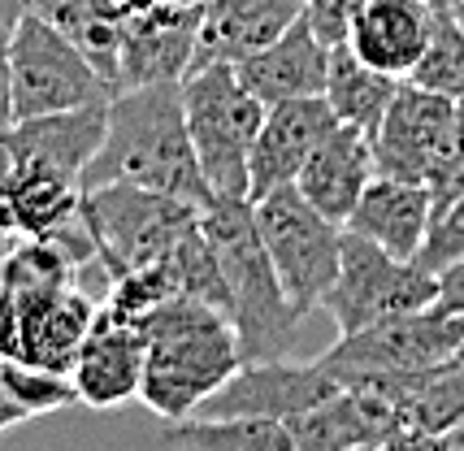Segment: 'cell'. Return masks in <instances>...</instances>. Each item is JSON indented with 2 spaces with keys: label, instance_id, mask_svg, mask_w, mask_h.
Listing matches in <instances>:
<instances>
[{
  "label": "cell",
  "instance_id": "obj_6",
  "mask_svg": "<svg viewBox=\"0 0 464 451\" xmlns=\"http://www.w3.org/2000/svg\"><path fill=\"white\" fill-rule=\"evenodd\" d=\"M252 208H256V230H261L265 252L278 269L286 300L295 304L300 317L317 312L325 291L339 278L343 226L322 217L295 187H278L261 200H252Z\"/></svg>",
  "mask_w": 464,
  "mask_h": 451
},
{
  "label": "cell",
  "instance_id": "obj_10",
  "mask_svg": "<svg viewBox=\"0 0 464 451\" xmlns=\"http://www.w3.org/2000/svg\"><path fill=\"white\" fill-rule=\"evenodd\" d=\"M96 300L65 287H18L0 283V360L70 373L74 351L96 321Z\"/></svg>",
  "mask_w": 464,
  "mask_h": 451
},
{
  "label": "cell",
  "instance_id": "obj_3",
  "mask_svg": "<svg viewBox=\"0 0 464 451\" xmlns=\"http://www.w3.org/2000/svg\"><path fill=\"white\" fill-rule=\"evenodd\" d=\"M204 235L213 244L218 269L226 283V312L239 334L243 365L252 360H283L291 356L300 312L286 300L278 269L265 252L256 230V208L247 196H213L204 205Z\"/></svg>",
  "mask_w": 464,
  "mask_h": 451
},
{
  "label": "cell",
  "instance_id": "obj_12",
  "mask_svg": "<svg viewBox=\"0 0 464 451\" xmlns=\"http://www.w3.org/2000/svg\"><path fill=\"white\" fill-rule=\"evenodd\" d=\"M343 382L325 369L322 360H252L226 378L200 404L196 417L204 421H222V417H274L291 421L304 412L322 408L325 399H334Z\"/></svg>",
  "mask_w": 464,
  "mask_h": 451
},
{
  "label": "cell",
  "instance_id": "obj_17",
  "mask_svg": "<svg viewBox=\"0 0 464 451\" xmlns=\"http://www.w3.org/2000/svg\"><path fill=\"white\" fill-rule=\"evenodd\" d=\"M304 18V0H204L196 65H239Z\"/></svg>",
  "mask_w": 464,
  "mask_h": 451
},
{
  "label": "cell",
  "instance_id": "obj_20",
  "mask_svg": "<svg viewBox=\"0 0 464 451\" xmlns=\"http://www.w3.org/2000/svg\"><path fill=\"white\" fill-rule=\"evenodd\" d=\"M378 161H373V139L356 130V126H334L322 144L313 148V157L304 161L295 191L308 205L317 208L322 217H330L334 226H347L352 208L361 205L364 187L373 183Z\"/></svg>",
  "mask_w": 464,
  "mask_h": 451
},
{
  "label": "cell",
  "instance_id": "obj_16",
  "mask_svg": "<svg viewBox=\"0 0 464 451\" xmlns=\"http://www.w3.org/2000/svg\"><path fill=\"white\" fill-rule=\"evenodd\" d=\"M430 35H434V0H361L343 43L364 65L404 82L425 57Z\"/></svg>",
  "mask_w": 464,
  "mask_h": 451
},
{
  "label": "cell",
  "instance_id": "obj_42",
  "mask_svg": "<svg viewBox=\"0 0 464 451\" xmlns=\"http://www.w3.org/2000/svg\"><path fill=\"white\" fill-rule=\"evenodd\" d=\"M439 451H443V447H439Z\"/></svg>",
  "mask_w": 464,
  "mask_h": 451
},
{
  "label": "cell",
  "instance_id": "obj_5",
  "mask_svg": "<svg viewBox=\"0 0 464 451\" xmlns=\"http://www.w3.org/2000/svg\"><path fill=\"white\" fill-rule=\"evenodd\" d=\"M182 113L208 191L247 196V157L265 122V104L239 82L235 65L191 70L182 79Z\"/></svg>",
  "mask_w": 464,
  "mask_h": 451
},
{
  "label": "cell",
  "instance_id": "obj_14",
  "mask_svg": "<svg viewBox=\"0 0 464 451\" xmlns=\"http://www.w3.org/2000/svg\"><path fill=\"white\" fill-rule=\"evenodd\" d=\"M70 382H74V395H79L82 408H96V412L121 408V404L140 399L143 330L135 321L118 317V312L101 308L92 330H87V339L74 351Z\"/></svg>",
  "mask_w": 464,
  "mask_h": 451
},
{
  "label": "cell",
  "instance_id": "obj_34",
  "mask_svg": "<svg viewBox=\"0 0 464 451\" xmlns=\"http://www.w3.org/2000/svg\"><path fill=\"white\" fill-rule=\"evenodd\" d=\"M0 18H5V22H18L22 18V0H0Z\"/></svg>",
  "mask_w": 464,
  "mask_h": 451
},
{
  "label": "cell",
  "instance_id": "obj_9",
  "mask_svg": "<svg viewBox=\"0 0 464 451\" xmlns=\"http://www.w3.org/2000/svg\"><path fill=\"white\" fill-rule=\"evenodd\" d=\"M464 356V330L443 308L400 312L364 330L339 334V343L317 356L339 382L378 378V373H425Z\"/></svg>",
  "mask_w": 464,
  "mask_h": 451
},
{
  "label": "cell",
  "instance_id": "obj_8",
  "mask_svg": "<svg viewBox=\"0 0 464 451\" xmlns=\"http://www.w3.org/2000/svg\"><path fill=\"white\" fill-rule=\"evenodd\" d=\"M434 304H439V278L434 273H425L417 261H400L378 244L343 230L339 278L322 300V312H330L339 334L364 330L373 321L400 317V312H421V308Z\"/></svg>",
  "mask_w": 464,
  "mask_h": 451
},
{
  "label": "cell",
  "instance_id": "obj_25",
  "mask_svg": "<svg viewBox=\"0 0 464 451\" xmlns=\"http://www.w3.org/2000/svg\"><path fill=\"white\" fill-rule=\"evenodd\" d=\"M161 443L169 451H308L295 430L274 417H222V421L187 417L165 426Z\"/></svg>",
  "mask_w": 464,
  "mask_h": 451
},
{
  "label": "cell",
  "instance_id": "obj_38",
  "mask_svg": "<svg viewBox=\"0 0 464 451\" xmlns=\"http://www.w3.org/2000/svg\"><path fill=\"white\" fill-rule=\"evenodd\" d=\"M352 451H386L382 443H369V447H352Z\"/></svg>",
  "mask_w": 464,
  "mask_h": 451
},
{
  "label": "cell",
  "instance_id": "obj_30",
  "mask_svg": "<svg viewBox=\"0 0 464 451\" xmlns=\"http://www.w3.org/2000/svg\"><path fill=\"white\" fill-rule=\"evenodd\" d=\"M361 0H304V18L313 22V31L322 35L330 48L347 40V26Z\"/></svg>",
  "mask_w": 464,
  "mask_h": 451
},
{
  "label": "cell",
  "instance_id": "obj_27",
  "mask_svg": "<svg viewBox=\"0 0 464 451\" xmlns=\"http://www.w3.org/2000/svg\"><path fill=\"white\" fill-rule=\"evenodd\" d=\"M408 82L464 104V31L456 26L447 0H434V35H430V48L417 62V70L408 74Z\"/></svg>",
  "mask_w": 464,
  "mask_h": 451
},
{
  "label": "cell",
  "instance_id": "obj_39",
  "mask_svg": "<svg viewBox=\"0 0 464 451\" xmlns=\"http://www.w3.org/2000/svg\"><path fill=\"white\" fill-rule=\"evenodd\" d=\"M9 247H14L9 239H0V261H5V252H9Z\"/></svg>",
  "mask_w": 464,
  "mask_h": 451
},
{
  "label": "cell",
  "instance_id": "obj_21",
  "mask_svg": "<svg viewBox=\"0 0 464 451\" xmlns=\"http://www.w3.org/2000/svg\"><path fill=\"white\" fill-rule=\"evenodd\" d=\"M434 222V200L425 183H408V178H391V174H373V183L364 187L361 205L352 208L343 230L361 235L382 252L400 256V261H417L425 235Z\"/></svg>",
  "mask_w": 464,
  "mask_h": 451
},
{
  "label": "cell",
  "instance_id": "obj_24",
  "mask_svg": "<svg viewBox=\"0 0 464 451\" xmlns=\"http://www.w3.org/2000/svg\"><path fill=\"white\" fill-rule=\"evenodd\" d=\"M400 79H391L382 70L364 65L347 43L330 48V74H325V104L334 109V118L343 126H356L373 139V130L382 126L386 104L395 96Z\"/></svg>",
  "mask_w": 464,
  "mask_h": 451
},
{
  "label": "cell",
  "instance_id": "obj_35",
  "mask_svg": "<svg viewBox=\"0 0 464 451\" xmlns=\"http://www.w3.org/2000/svg\"><path fill=\"white\" fill-rule=\"evenodd\" d=\"M9 169H14V157H9V148L0 139V178H9Z\"/></svg>",
  "mask_w": 464,
  "mask_h": 451
},
{
  "label": "cell",
  "instance_id": "obj_23",
  "mask_svg": "<svg viewBox=\"0 0 464 451\" xmlns=\"http://www.w3.org/2000/svg\"><path fill=\"white\" fill-rule=\"evenodd\" d=\"M9 205H14V235L18 239H44L61 226L79 222L82 183L65 178L57 169L40 165H14L9 169Z\"/></svg>",
  "mask_w": 464,
  "mask_h": 451
},
{
  "label": "cell",
  "instance_id": "obj_32",
  "mask_svg": "<svg viewBox=\"0 0 464 451\" xmlns=\"http://www.w3.org/2000/svg\"><path fill=\"white\" fill-rule=\"evenodd\" d=\"M439 308L443 312H464V261L447 265L439 273Z\"/></svg>",
  "mask_w": 464,
  "mask_h": 451
},
{
  "label": "cell",
  "instance_id": "obj_15",
  "mask_svg": "<svg viewBox=\"0 0 464 451\" xmlns=\"http://www.w3.org/2000/svg\"><path fill=\"white\" fill-rule=\"evenodd\" d=\"M334 126H339V118L325 104V96L269 104L261 130H256V144H252V157H247V200H261L278 187H295L304 161L313 157V148Z\"/></svg>",
  "mask_w": 464,
  "mask_h": 451
},
{
  "label": "cell",
  "instance_id": "obj_22",
  "mask_svg": "<svg viewBox=\"0 0 464 451\" xmlns=\"http://www.w3.org/2000/svg\"><path fill=\"white\" fill-rule=\"evenodd\" d=\"M26 14L53 22L65 40H74L87 53V62L104 74V82L118 96V48H121V22L126 5L121 0H22Z\"/></svg>",
  "mask_w": 464,
  "mask_h": 451
},
{
  "label": "cell",
  "instance_id": "obj_19",
  "mask_svg": "<svg viewBox=\"0 0 464 451\" xmlns=\"http://www.w3.org/2000/svg\"><path fill=\"white\" fill-rule=\"evenodd\" d=\"M239 82L269 109V104L286 101H308V96H325V74H330V43L313 31V22L300 18L286 35L243 57L235 65Z\"/></svg>",
  "mask_w": 464,
  "mask_h": 451
},
{
  "label": "cell",
  "instance_id": "obj_41",
  "mask_svg": "<svg viewBox=\"0 0 464 451\" xmlns=\"http://www.w3.org/2000/svg\"><path fill=\"white\" fill-rule=\"evenodd\" d=\"M187 5H204V0H187Z\"/></svg>",
  "mask_w": 464,
  "mask_h": 451
},
{
  "label": "cell",
  "instance_id": "obj_31",
  "mask_svg": "<svg viewBox=\"0 0 464 451\" xmlns=\"http://www.w3.org/2000/svg\"><path fill=\"white\" fill-rule=\"evenodd\" d=\"M9 43H14V22L0 18V135L14 126V70H9Z\"/></svg>",
  "mask_w": 464,
  "mask_h": 451
},
{
  "label": "cell",
  "instance_id": "obj_11",
  "mask_svg": "<svg viewBox=\"0 0 464 451\" xmlns=\"http://www.w3.org/2000/svg\"><path fill=\"white\" fill-rule=\"evenodd\" d=\"M460 135V101L425 91L417 82H400L386 104L382 126L373 130V161L378 174L430 183V174L447 161Z\"/></svg>",
  "mask_w": 464,
  "mask_h": 451
},
{
  "label": "cell",
  "instance_id": "obj_13",
  "mask_svg": "<svg viewBox=\"0 0 464 451\" xmlns=\"http://www.w3.org/2000/svg\"><path fill=\"white\" fill-rule=\"evenodd\" d=\"M196 35H200V5L161 0L148 9H130L121 22L118 91L182 82L196 65Z\"/></svg>",
  "mask_w": 464,
  "mask_h": 451
},
{
  "label": "cell",
  "instance_id": "obj_40",
  "mask_svg": "<svg viewBox=\"0 0 464 451\" xmlns=\"http://www.w3.org/2000/svg\"><path fill=\"white\" fill-rule=\"evenodd\" d=\"M451 317H456V321H460V330H464V312H451Z\"/></svg>",
  "mask_w": 464,
  "mask_h": 451
},
{
  "label": "cell",
  "instance_id": "obj_7",
  "mask_svg": "<svg viewBox=\"0 0 464 451\" xmlns=\"http://www.w3.org/2000/svg\"><path fill=\"white\" fill-rule=\"evenodd\" d=\"M9 70H14V122L113 101V87L87 62L79 43L65 40L53 22L35 18L26 9L14 22Z\"/></svg>",
  "mask_w": 464,
  "mask_h": 451
},
{
  "label": "cell",
  "instance_id": "obj_29",
  "mask_svg": "<svg viewBox=\"0 0 464 451\" xmlns=\"http://www.w3.org/2000/svg\"><path fill=\"white\" fill-rule=\"evenodd\" d=\"M456 261H464V196H456L443 213H434L430 235H425L421 252H417V265L425 273H434V278Z\"/></svg>",
  "mask_w": 464,
  "mask_h": 451
},
{
  "label": "cell",
  "instance_id": "obj_28",
  "mask_svg": "<svg viewBox=\"0 0 464 451\" xmlns=\"http://www.w3.org/2000/svg\"><path fill=\"white\" fill-rule=\"evenodd\" d=\"M0 387H5L9 404H14L26 421L48 417V412H61V408H70V404H79L70 373H53V369H40V365L0 360Z\"/></svg>",
  "mask_w": 464,
  "mask_h": 451
},
{
  "label": "cell",
  "instance_id": "obj_4",
  "mask_svg": "<svg viewBox=\"0 0 464 451\" xmlns=\"http://www.w3.org/2000/svg\"><path fill=\"white\" fill-rule=\"evenodd\" d=\"M82 222L96 239V265L109 283L143 265H169L204 222V205L174 200L130 183L82 191Z\"/></svg>",
  "mask_w": 464,
  "mask_h": 451
},
{
  "label": "cell",
  "instance_id": "obj_1",
  "mask_svg": "<svg viewBox=\"0 0 464 451\" xmlns=\"http://www.w3.org/2000/svg\"><path fill=\"white\" fill-rule=\"evenodd\" d=\"M109 183L148 187L191 205L213 200L182 113V82L126 87L109 101L104 144L82 174V191Z\"/></svg>",
  "mask_w": 464,
  "mask_h": 451
},
{
  "label": "cell",
  "instance_id": "obj_26",
  "mask_svg": "<svg viewBox=\"0 0 464 451\" xmlns=\"http://www.w3.org/2000/svg\"><path fill=\"white\" fill-rule=\"evenodd\" d=\"M464 417V356L425 369L404 399V434L439 438Z\"/></svg>",
  "mask_w": 464,
  "mask_h": 451
},
{
  "label": "cell",
  "instance_id": "obj_18",
  "mask_svg": "<svg viewBox=\"0 0 464 451\" xmlns=\"http://www.w3.org/2000/svg\"><path fill=\"white\" fill-rule=\"evenodd\" d=\"M104 126H109V101L82 104V109H70V113H44V118L14 122L0 139L9 148L14 165H40V169H57L65 178L82 183L92 157L104 144Z\"/></svg>",
  "mask_w": 464,
  "mask_h": 451
},
{
  "label": "cell",
  "instance_id": "obj_33",
  "mask_svg": "<svg viewBox=\"0 0 464 451\" xmlns=\"http://www.w3.org/2000/svg\"><path fill=\"white\" fill-rule=\"evenodd\" d=\"M22 421H26V417H22V412L9 404V395H5V387H0V434L14 430V426H22Z\"/></svg>",
  "mask_w": 464,
  "mask_h": 451
},
{
  "label": "cell",
  "instance_id": "obj_37",
  "mask_svg": "<svg viewBox=\"0 0 464 451\" xmlns=\"http://www.w3.org/2000/svg\"><path fill=\"white\" fill-rule=\"evenodd\" d=\"M126 9H148V5H161V0H121Z\"/></svg>",
  "mask_w": 464,
  "mask_h": 451
},
{
  "label": "cell",
  "instance_id": "obj_36",
  "mask_svg": "<svg viewBox=\"0 0 464 451\" xmlns=\"http://www.w3.org/2000/svg\"><path fill=\"white\" fill-rule=\"evenodd\" d=\"M447 9H451V18H456V26L464 31V0H447Z\"/></svg>",
  "mask_w": 464,
  "mask_h": 451
},
{
  "label": "cell",
  "instance_id": "obj_2",
  "mask_svg": "<svg viewBox=\"0 0 464 451\" xmlns=\"http://www.w3.org/2000/svg\"><path fill=\"white\" fill-rule=\"evenodd\" d=\"M143 382L140 404L165 426L196 417L200 404L243 365L235 321L218 304L174 295L140 321Z\"/></svg>",
  "mask_w": 464,
  "mask_h": 451
}]
</instances>
